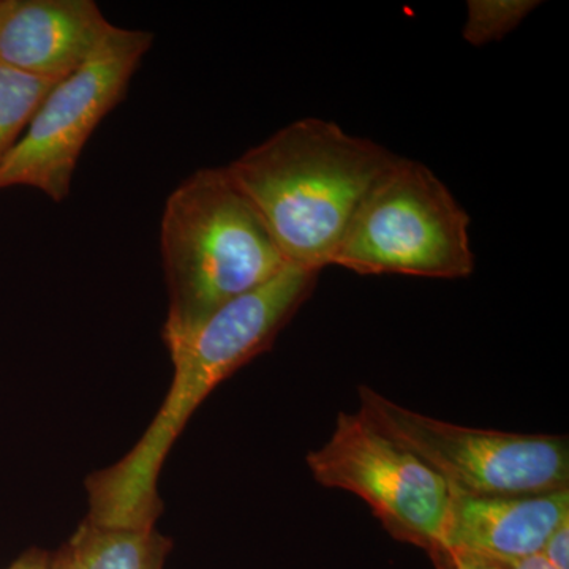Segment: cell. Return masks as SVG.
Here are the masks:
<instances>
[{"mask_svg":"<svg viewBox=\"0 0 569 569\" xmlns=\"http://www.w3.org/2000/svg\"><path fill=\"white\" fill-rule=\"evenodd\" d=\"M51 557L47 550L31 549L22 553L20 559L13 561L7 569H50Z\"/></svg>","mask_w":569,"mask_h":569,"instance_id":"15","label":"cell"},{"mask_svg":"<svg viewBox=\"0 0 569 569\" xmlns=\"http://www.w3.org/2000/svg\"><path fill=\"white\" fill-rule=\"evenodd\" d=\"M470 216L430 168L397 157L359 204L332 266L359 276L473 274Z\"/></svg>","mask_w":569,"mask_h":569,"instance_id":"4","label":"cell"},{"mask_svg":"<svg viewBox=\"0 0 569 569\" xmlns=\"http://www.w3.org/2000/svg\"><path fill=\"white\" fill-rule=\"evenodd\" d=\"M567 522L569 489L490 497L451 492L443 552L511 565L541 553L553 531Z\"/></svg>","mask_w":569,"mask_h":569,"instance_id":"9","label":"cell"},{"mask_svg":"<svg viewBox=\"0 0 569 569\" xmlns=\"http://www.w3.org/2000/svg\"><path fill=\"white\" fill-rule=\"evenodd\" d=\"M359 413L418 456L455 493L522 496L569 489L567 437L477 429L427 417L359 387Z\"/></svg>","mask_w":569,"mask_h":569,"instance_id":"5","label":"cell"},{"mask_svg":"<svg viewBox=\"0 0 569 569\" xmlns=\"http://www.w3.org/2000/svg\"><path fill=\"white\" fill-rule=\"evenodd\" d=\"M539 556H542L550 567L569 569V522L553 531Z\"/></svg>","mask_w":569,"mask_h":569,"instance_id":"13","label":"cell"},{"mask_svg":"<svg viewBox=\"0 0 569 569\" xmlns=\"http://www.w3.org/2000/svg\"><path fill=\"white\" fill-rule=\"evenodd\" d=\"M82 569H163L171 539L156 527H108L86 519L70 538Z\"/></svg>","mask_w":569,"mask_h":569,"instance_id":"10","label":"cell"},{"mask_svg":"<svg viewBox=\"0 0 569 569\" xmlns=\"http://www.w3.org/2000/svg\"><path fill=\"white\" fill-rule=\"evenodd\" d=\"M50 569H82L77 552L71 548L70 542H66L54 556L51 557Z\"/></svg>","mask_w":569,"mask_h":569,"instance_id":"16","label":"cell"},{"mask_svg":"<svg viewBox=\"0 0 569 569\" xmlns=\"http://www.w3.org/2000/svg\"><path fill=\"white\" fill-rule=\"evenodd\" d=\"M152 33L112 26L80 69L48 92L20 140L0 160V189L36 187L51 200L69 197L82 148L129 88Z\"/></svg>","mask_w":569,"mask_h":569,"instance_id":"7","label":"cell"},{"mask_svg":"<svg viewBox=\"0 0 569 569\" xmlns=\"http://www.w3.org/2000/svg\"><path fill=\"white\" fill-rule=\"evenodd\" d=\"M467 20L462 39L471 47H486L503 40L519 28L531 11L537 10L538 0H470L467 3Z\"/></svg>","mask_w":569,"mask_h":569,"instance_id":"12","label":"cell"},{"mask_svg":"<svg viewBox=\"0 0 569 569\" xmlns=\"http://www.w3.org/2000/svg\"><path fill=\"white\" fill-rule=\"evenodd\" d=\"M505 569H556L550 567L548 561L542 559V556H533L529 557V559H523L516 561V563L503 565Z\"/></svg>","mask_w":569,"mask_h":569,"instance_id":"17","label":"cell"},{"mask_svg":"<svg viewBox=\"0 0 569 569\" xmlns=\"http://www.w3.org/2000/svg\"><path fill=\"white\" fill-rule=\"evenodd\" d=\"M58 82L0 63V160L20 140L44 97Z\"/></svg>","mask_w":569,"mask_h":569,"instance_id":"11","label":"cell"},{"mask_svg":"<svg viewBox=\"0 0 569 569\" xmlns=\"http://www.w3.org/2000/svg\"><path fill=\"white\" fill-rule=\"evenodd\" d=\"M160 241L170 299L163 339L192 331L290 266L227 168L198 170L176 187Z\"/></svg>","mask_w":569,"mask_h":569,"instance_id":"3","label":"cell"},{"mask_svg":"<svg viewBox=\"0 0 569 569\" xmlns=\"http://www.w3.org/2000/svg\"><path fill=\"white\" fill-rule=\"evenodd\" d=\"M309 298V280L284 269L263 287L220 307L192 331L164 339L174 366L170 392L132 451L86 481L88 520L108 527H156L162 511L157 481L187 421L223 380L271 348Z\"/></svg>","mask_w":569,"mask_h":569,"instance_id":"1","label":"cell"},{"mask_svg":"<svg viewBox=\"0 0 569 569\" xmlns=\"http://www.w3.org/2000/svg\"><path fill=\"white\" fill-rule=\"evenodd\" d=\"M433 565L437 569H505L503 565L466 556V553L449 552V550H445L440 557H437Z\"/></svg>","mask_w":569,"mask_h":569,"instance_id":"14","label":"cell"},{"mask_svg":"<svg viewBox=\"0 0 569 569\" xmlns=\"http://www.w3.org/2000/svg\"><path fill=\"white\" fill-rule=\"evenodd\" d=\"M307 467L318 485L355 493L397 541L436 560L445 549L451 490L410 449L367 421L342 411L323 447Z\"/></svg>","mask_w":569,"mask_h":569,"instance_id":"6","label":"cell"},{"mask_svg":"<svg viewBox=\"0 0 569 569\" xmlns=\"http://www.w3.org/2000/svg\"><path fill=\"white\" fill-rule=\"evenodd\" d=\"M111 29L92 0H0V63L62 81Z\"/></svg>","mask_w":569,"mask_h":569,"instance_id":"8","label":"cell"},{"mask_svg":"<svg viewBox=\"0 0 569 569\" xmlns=\"http://www.w3.org/2000/svg\"><path fill=\"white\" fill-rule=\"evenodd\" d=\"M396 159L339 123L298 119L228 164L288 264L332 266L359 204Z\"/></svg>","mask_w":569,"mask_h":569,"instance_id":"2","label":"cell"}]
</instances>
